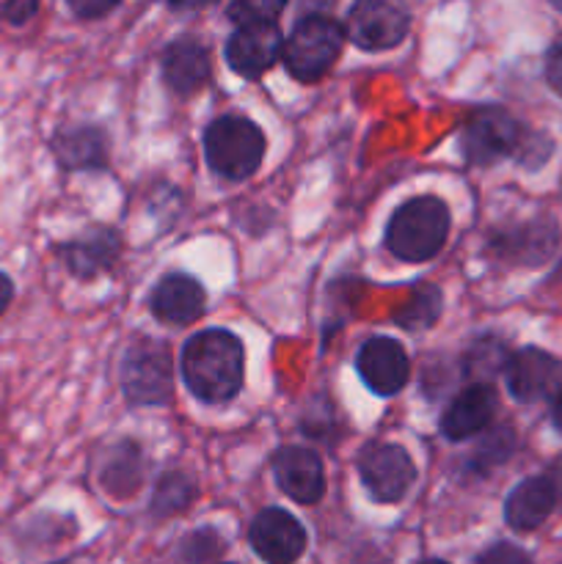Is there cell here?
Masks as SVG:
<instances>
[{"label":"cell","mask_w":562,"mask_h":564,"mask_svg":"<svg viewBox=\"0 0 562 564\" xmlns=\"http://www.w3.org/2000/svg\"><path fill=\"white\" fill-rule=\"evenodd\" d=\"M551 281H562V262L556 264V270H554V273H551Z\"/></svg>","instance_id":"35"},{"label":"cell","mask_w":562,"mask_h":564,"mask_svg":"<svg viewBox=\"0 0 562 564\" xmlns=\"http://www.w3.org/2000/svg\"><path fill=\"white\" fill-rule=\"evenodd\" d=\"M284 50L279 25H240L226 42V64L240 77L257 80Z\"/></svg>","instance_id":"15"},{"label":"cell","mask_w":562,"mask_h":564,"mask_svg":"<svg viewBox=\"0 0 562 564\" xmlns=\"http://www.w3.org/2000/svg\"><path fill=\"white\" fill-rule=\"evenodd\" d=\"M209 169L224 180H248L262 165L264 132L242 116H220L204 132Z\"/></svg>","instance_id":"3"},{"label":"cell","mask_w":562,"mask_h":564,"mask_svg":"<svg viewBox=\"0 0 562 564\" xmlns=\"http://www.w3.org/2000/svg\"><path fill=\"white\" fill-rule=\"evenodd\" d=\"M121 391L125 400L136 408H158L171 400L174 372H171V350L158 339H138L121 358Z\"/></svg>","instance_id":"6"},{"label":"cell","mask_w":562,"mask_h":564,"mask_svg":"<svg viewBox=\"0 0 562 564\" xmlns=\"http://www.w3.org/2000/svg\"><path fill=\"white\" fill-rule=\"evenodd\" d=\"M66 3L80 20H97V17L110 14L121 0H66Z\"/></svg>","instance_id":"30"},{"label":"cell","mask_w":562,"mask_h":564,"mask_svg":"<svg viewBox=\"0 0 562 564\" xmlns=\"http://www.w3.org/2000/svg\"><path fill=\"white\" fill-rule=\"evenodd\" d=\"M273 477L298 505H317L325 496L323 460L306 446H281L273 455Z\"/></svg>","instance_id":"16"},{"label":"cell","mask_w":562,"mask_h":564,"mask_svg":"<svg viewBox=\"0 0 562 564\" xmlns=\"http://www.w3.org/2000/svg\"><path fill=\"white\" fill-rule=\"evenodd\" d=\"M411 14L402 0H356L347 14L345 36L356 47L380 53L391 50L408 36Z\"/></svg>","instance_id":"7"},{"label":"cell","mask_w":562,"mask_h":564,"mask_svg":"<svg viewBox=\"0 0 562 564\" xmlns=\"http://www.w3.org/2000/svg\"><path fill=\"white\" fill-rule=\"evenodd\" d=\"M529 135L532 130H527L510 110L499 108V105H485V108L474 110L463 124V158L472 165H494L507 158L518 163Z\"/></svg>","instance_id":"4"},{"label":"cell","mask_w":562,"mask_h":564,"mask_svg":"<svg viewBox=\"0 0 562 564\" xmlns=\"http://www.w3.org/2000/svg\"><path fill=\"white\" fill-rule=\"evenodd\" d=\"M251 549L268 564H292L306 549V532L287 510L268 507L251 523Z\"/></svg>","instance_id":"14"},{"label":"cell","mask_w":562,"mask_h":564,"mask_svg":"<svg viewBox=\"0 0 562 564\" xmlns=\"http://www.w3.org/2000/svg\"><path fill=\"white\" fill-rule=\"evenodd\" d=\"M143 479V460L141 449L130 441H121L119 446L108 452V460L102 466V488L116 499L132 496L141 488Z\"/></svg>","instance_id":"21"},{"label":"cell","mask_w":562,"mask_h":564,"mask_svg":"<svg viewBox=\"0 0 562 564\" xmlns=\"http://www.w3.org/2000/svg\"><path fill=\"white\" fill-rule=\"evenodd\" d=\"M345 44V28L325 14L303 17L284 42L281 58L287 72L301 83H314L334 66Z\"/></svg>","instance_id":"5"},{"label":"cell","mask_w":562,"mask_h":564,"mask_svg":"<svg viewBox=\"0 0 562 564\" xmlns=\"http://www.w3.org/2000/svg\"><path fill=\"white\" fill-rule=\"evenodd\" d=\"M242 341L224 328L198 330L182 350V378L191 394L207 405H220L237 397L242 389Z\"/></svg>","instance_id":"1"},{"label":"cell","mask_w":562,"mask_h":564,"mask_svg":"<svg viewBox=\"0 0 562 564\" xmlns=\"http://www.w3.org/2000/svg\"><path fill=\"white\" fill-rule=\"evenodd\" d=\"M441 306H444V295H441L439 286L419 281L413 286L411 297L402 303L400 312H395V323L400 328L411 330V334H419V330H428L441 317Z\"/></svg>","instance_id":"22"},{"label":"cell","mask_w":562,"mask_h":564,"mask_svg":"<svg viewBox=\"0 0 562 564\" xmlns=\"http://www.w3.org/2000/svg\"><path fill=\"white\" fill-rule=\"evenodd\" d=\"M224 551L220 543V534L215 529H198V532L187 534L185 543H182V560L187 564H204Z\"/></svg>","instance_id":"27"},{"label":"cell","mask_w":562,"mask_h":564,"mask_svg":"<svg viewBox=\"0 0 562 564\" xmlns=\"http://www.w3.org/2000/svg\"><path fill=\"white\" fill-rule=\"evenodd\" d=\"M193 499H196V482H193V477H187L185 471H169L160 477L149 510H152L154 518H171L176 512L187 510V505Z\"/></svg>","instance_id":"24"},{"label":"cell","mask_w":562,"mask_h":564,"mask_svg":"<svg viewBox=\"0 0 562 564\" xmlns=\"http://www.w3.org/2000/svg\"><path fill=\"white\" fill-rule=\"evenodd\" d=\"M358 474L378 505H397L411 490L417 466L400 444H369L358 455Z\"/></svg>","instance_id":"8"},{"label":"cell","mask_w":562,"mask_h":564,"mask_svg":"<svg viewBox=\"0 0 562 564\" xmlns=\"http://www.w3.org/2000/svg\"><path fill=\"white\" fill-rule=\"evenodd\" d=\"M560 242V226L551 218L529 220V224H518L512 229L496 231L490 237V251L510 264H523V268H538V264L549 262Z\"/></svg>","instance_id":"12"},{"label":"cell","mask_w":562,"mask_h":564,"mask_svg":"<svg viewBox=\"0 0 562 564\" xmlns=\"http://www.w3.org/2000/svg\"><path fill=\"white\" fill-rule=\"evenodd\" d=\"M419 564H446V562H441V560H424V562H419Z\"/></svg>","instance_id":"36"},{"label":"cell","mask_w":562,"mask_h":564,"mask_svg":"<svg viewBox=\"0 0 562 564\" xmlns=\"http://www.w3.org/2000/svg\"><path fill=\"white\" fill-rule=\"evenodd\" d=\"M516 452V433L512 427H494L479 438V446L468 457V468L474 474H490L496 466H505L510 455Z\"/></svg>","instance_id":"25"},{"label":"cell","mask_w":562,"mask_h":564,"mask_svg":"<svg viewBox=\"0 0 562 564\" xmlns=\"http://www.w3.org/2000/svg\"><path fill=\"white\" fill-rule=\"evenodd\" d=\"M501 378L518 402H554L562 394V361L540 347L510 352Z\"/></svg>","instance_id":"9"},{"label":"cell","mask_w":562,"mask_h":564,"mask_svg":"<svg viewBox=\"0 0 562 564\" xmlns=\"http://www.w3.org/2000/svg\"><path fill=\"white\" fill-rule=\"evenodd\" d=\"M209 72H213L209 53L196 39H176V42L165 47L163 80L174 94L187 97V94L198 91L209 80Z\"/></svg>","instance_id":"20"},{"label":"cell","mask_w":562,"mask_h":564,"mask_svg":"<svg viewBox=\"0 0 562 564\" xmlns=\"http://www.w3.org/2000/svg\"><path fill=\"white\" fill-rule=\"evenodd\" d=\"M165 3L176 11H191V9H202V6L213 3V0H165Z\"/></svg>","instance_id":"33"},{"label":"cell","mask_w":562,"mask_h":564,"mask_svg":"<svg viewBox=\"0 0 562 564\" xmlns=\"http://www.w3.org/2000/svg\"><path fill=\"white\" fill-rule=\"evenodd\" d=\"M121 253V240L110 226H91L58 248L61 262L75 279L91 281L108 273Z\"/></svg>","instance_id":"17"},{"label":"cell","mask_w":562,"mask_h":564,"mask_svg":"<svg viewBox=\"0 0 562 564\" xmlns=\"http://www.w3.org/2000/svg\"><path fill=\"white\" fill-rule=\"evenodd\" d=\"M499 408V397L490 383H472L463 391H457L455 400L446 405L441 416L439 430L446 441H468L474 435H483L490 427Z\"/></svg>","instance_id":"13"},{"label":"cell","mask_w":562,"mask_h":564,"mask_svg":"<svg viewBox=\"0 0 562 564\" xmlns=\"http://www.w3.org/2000/svg\"><path fill=\"white\" fill-rule=\"evenodd\" d=\"M207 292L193 275L169 273L154 284L149 308L165 325H191L204 314Z\"/></svg>","instance_id":"18"},{"label":"cell","mask_w":562,"mask_h":564,"mask_svg":"<svg viewBox=\"0 0 562 564\" xmlns=\"http://www.w3.org/2000/svg\"><path fill=\"white\" fill-rule=\"evenodd\" d=\"M507 358H510V350L499 336H483L463 356V372L474 383H488V378L505 372Z\"/></svg>","instance_id":"23"},{"label":"cell","mask_w":562,"mask_h":564,"mask_svg":"<svg viewBox=\"0 0 562 564\" xmlns=\"http://www.w3.org/2000/svg\"><path fill=\"white\" fill-rule=\"evenodd\" d=\"M287 0H231L229 20L240 25H275Z\"/></svg>","instance_id":"26"},{"label":"cell","mask_w":562,"mask_h":564,"mask_svg":"<svg viewBox=\"0 0 562 564\" xmlns=\"http://www.w3.org/2000/svg\"><path fill=\"white\" fill-rule=\"evenodd\" d=\"M356 369L361 375L364 386L378 397H395L406 389L411 378V361H408L406 347L389 336H375L364 341L356 356Z\"/></svg>","instance_id":"11"},{"label":"cell","mask_w":562,"mask_h":564,"mask_svg":"<svg viewBox=\"0 0 562 564\" xmlns=\"http://www.w3.org/2000/svg\"><path fill=\"white\" fill-rule=\"evenodd\" d=\"M11 297H14V284H11V279L6 273H0V314L9 308Z\"/></svg>","instance_id":"32"},{"label":"cell","mask_w":562,"mask_h":564,"mask_svg":"<svg viewBox=\"0 0 562 564\" xmlns=\"http://www.w3.org/2000/svg\"><path fill=\"white\" fill-rule=\"evenodd\" d=\"M53 152L64 171H99L108 165V132L94 124L66 127L55 132Z\"/></svg>","instance_id":"19"},{"label":"cell","mask_w":562,"mask_h":564,"mask_svg":"<svg viewBox=\"0 0 562 564\" xmlns=\"http://www.w3.org/2000/svg\"><path fill=\"white\" fill-rule=\"evenodd\" d=\"M551 6H554V9H560V11H562V0H551Z\"/></svg>","instance_id":"37"},{"label":"cell","mask_w":562,"mask_h":564,"mask_svg":"<svg viewBox=\"0 0 562 564\" xmlns=\"http://www.w3.org/2000/svg\"><path fill=\"white\" fill-rule=\"evenodd\" d=\"M477 564H532V562H529L527 551L518 549V545L496 543V545H490L483 556H479Z\"/></svg>","instance_id":"29"},{"label":"cell","mask_w":562,"mask_h":564,"mask_svg":"<svg viewBox=\"0 0 562 564\" xmlns=\"http://www.w3.org/2000/svg\"><path fill=\"white\" fill-rule=\"evenodd\" d=\"M450 235V209L435 196H417L402 204L386 226V248L400 262L422 264L444 248Z\"/></svg>","instance_id":"2"},{"label":"cell","mask_w":562,"mask_h":564,"mask_svg":"<svg viewBox=\"0 0 562 564\" xmlns=\"http://www.w3.org/2000/svg\"><path fill=\"white\" fill-rule=\"evenodd\" d=\"M39 14V0H6L0 6V20L9 22V25L20 28L25 22H31Z\"/></svg>","instance_id":"28"},{"label":"cell","mask_w":562,"mask_h":564,"mask_svg":"<svg viewBox=\"0 0 562 564\" xmlns=\"http://www.w3.org/2000/svg\"><path fill=\"white\" fill-rule=\"evenodd\" d=\"M551 427L562 435V394L551 402Z\"/></svg>","instance_id":"34"},{"label":"cell","mask_w":562,"mask_h":564,"mask_svg":"<svg viewBox=\"0 0 562 564\" xmlns=\"http://www.w3.org/2000/svg\"><path fill=\"white\" fill-rule=\"evenodd\" d=\"M545 80L562 97V42L554 44L545 55Z\"/></svg>","instance_id":"31"},{"label":"cell","mask_w":562,"mask_h":564,"mask_svg":"<svg viewBox=\"0 0 562 564\" xmlns=\"http://www.w3.org/2000/svg\"><path fill=\"white\" fill-rule=\"evenodd\" d=\"M562 505V466L545 468L543 474L523 479L510 490L505 501V521L516 532H532Z\"/></svg>","instance_id":"10"}]
</instances>
